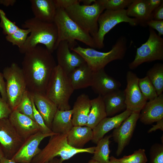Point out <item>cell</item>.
I'll list each match as a JSON object with an SVG mask.
<instances>
[{
  "instance_id": "16",
  "label": "cell",
  "mask_w": 163,
  "mask_h": 163,
  "mask_svg": "<svg viewBox=\"0 0 163 163\" xmlns=\"http://www.w3.org/2000/svg\"><path fill=\"white\" fill-rule=\"evenodd\" d=\"M8 118L24 141L40 131L38 125L34 120L21 113L16 110L12 111Z\"/></svg>"
},
{
  "instance_id": "14",
  "label": "cell",
  "mask_w": 163,
  "mask_h": 163,
  "mask_svg": "<svg viewBox=\"0 0 163 163\" xmlns=\"http://www.w3.org/2000/svg\"><path fill=\"white\" fill-rule=\"evenodd\" d=\"M44 134L39 131L25 141L11 158L16 163H31L33 159L41 151L39 148L41 142L45 138L55 134Z\"/></svg>"
},
{
  "instance_id": "43",
  "label": "cell",
  "mask_w": 163,
  "mask_h": 163,
  "mask_svg": "<svg viewBox=\"0 0 163 163\" xmlns=\"http://www.w3.org/2000/svg\"><path fill=\"white\" fill-rule=\"evenodd\" d=\"M149 12L152 14L153 11L163 2L162 0H145Z\"/></svg>"
},
{
  "instance_id": "39",
  "label": "cell",
  "mask_w": 163,
  "mask_h": 163,
  "mask_svg": "<svg viewBox=\"0 0 163 163\" xmlns=\"http://www.w3.org/2000/svg\"><path fill=\"white\" fill-rule=\"evenodd\" d=\"M12 111L7 102L0 96V119L8 118Z\"/></svg>"
},
{
  "instance_id": "37",
  "label": "cell",
  "mask_w": 163,
  "mask_h": 163,
  "mask_svg": "<svg viewBox=\"0 0 163 163\" xmlns=\"http://www.w3.org/2000/svg\"><path fill=\"white\" fill-rule=\"evenodd\" d=\"M149 163H163V144L155 143L151 147Z\"/></svg>"
},
{
  "instance_id": "50",
  "label": "cell",
  "mask_w": 163,
  "mask_h": 163,
  "mask_svg": "<svg viewBox=\"0 0 163 163\" xmlns=\"http://www.w3.org/2000/svg\"><path fill=\"white\" fill-rule=\"evenodd\" d=\"M45 163H59V159L56 157L55 158Z\"/></svg>"
},
{
  "instance_id": "27",
  "label": "cell",
  "mask_w": 163,
  "mask_h": 163,
  "mask_svg": "<svg viewBox=\"0 0 163 163\" xmlns=\"http://www.w3.org/2000/svg\"><path fill=\"white\" fill-rule=\"evenodd\" d=\"M126 10L127 16L134 17L142 26H147L146 22L152 19L145 0H133Z\"/></svg>"
},
{
  "instance_id": "1",
  "label": "cell",
  "mask_w": 163,
  "mask_h": 163,
  "mask_svg": "<svg viewBox=\"0 0 163 163\" xmlns=\"http://www.w3.org/2000/svg\"><path fill=\"white\" fill-rule=\"evenodd\" d=\"M52 53L38 45L24 53L21 69L30 93L45 94L51 74L56 66Z\"/></svg>"
},
{
  "instance_id": "44",
  "label": "cell",
  "mask_w": 163,
  "mask_h": 163,
  "mask_svg": "<svg viewBox=\"0 0 163 163\" xmlns=\"http://www.w3.org/2000/svg\"><path fill=\"white\" fill-rule=\"evenodd\" d=\"M0 93L2 98L7 102L6 83L2 73L0 72Z\"/></svg>"
},
{
  "instance_id": "30",
  "label": "cell",
  "mask_w": 163,
  "mask_h": 163,
  "mask_svg": "<svg viewBox=\"0 0 163 163\" xmlns=\"http://www.w3.org/2000/svg\"><path fill=\"white\" fill-rule=\"evenodd\" d=\"M154 86L158 95L163 91V64H155L147 72L146 76Z\"/></svg>"
},
{
  "instance_id": "40",
  "label": "cell",
  "mask_w": 163,
  "mask_h": 163,
  "mask_svg": "<svg viewBox=\"0 0 163 163\" xmlns=\"http://www.w3.org/2000/svg\"><path fill=\"white\" fill-rule=\"evenodd\" d=\"M146 25L153 29H155L158 32L159 36L163 35V20H156L151 19L146 22Z\"/></svg>"
},
{
  "instance_id": "5",
  "label": "cell",
  "mask_w": 163,
  "mask_h": 163,
  "mask_svg": "<svg viewBox=\"0 0 163 163\" xmlns=\"http://www.w3.org/2000/svg\"><path fill=\"white\" fill-rule=\"evenodd\" d=\"M54 22L58 31L57 46L60 42L66 41L70 49L77 45L76 40H78L91 48H96L91 35L71 19L63 8H57Z\"/></svg>"
},
{
  "instance_id": "45",
  "label": "cell",
  "mask_w": 163,
  "mask_h": 163,
  "mask_svg": "<svg viewBox=\"0 0 163 163\" xmlns=\"http://www.w3.org/2000/svg\"><path fill=\"white\" fill-rule=\"evenodd\" d=\"M158 129L163 131V119L157 121L156 124L153 125L152 127L148 130V133H151Z\"/></svg>"
},
{
  "instance_id": "38",
  "label": "cell",
  "mask_w": 163,
  "mask_h": 163,
  "mask_svg": "<svg viewBox=\"0 0 163 163\" xmlns=\"http://www.w3.org/2000/svg\"><path fill=\"white\" fill-rule=\"evenodd\" d=\"M30 95L32 101L33 116L34 120L38 125L40 129V131L44 134H48L53 133V132L51 129L47 126L45 124L43 118L36 108L33 98L30 94Z\"/></svg>"
},
{
  "instance_id": "33",
  "label": "cell",
  "mask_w": 163,
  "mask_h": 163,
  "mask_svg": "<svg viewBox=\"0 0 163 163\" xmlns=\"http://www.w3.org/2000/svg\"><path fill=\"white\" fill-rule=\"evenodd\" d=\"M15 110L34 120L32 100L29 92L27 90Z\"/></svg>"
},
{
  "instance_id": "42",
  "label": "cell",
  "mask_w": 163,
  "mask_h": 163,
  "mask_svg": "<svg viewBox=\"0 0 163 163\" xmlns=\"http://www.w3.org/2000/svg\"><path fill=\"white\" fill-rule=\"evenodd\" d=\"M152 18L156 20H163V2L152 12Z\"/></svg>"
},
{
  "instance_id": "12",
  "label": "cell",
  "mask_w": 163,
  "mask_h": 163,
  "mask_svg": "<svg viewBox=\"0 0 163 163\" xmlns=\"http://www.w3.org/2000/svg\"><path fill=\"white\" fill-rule=\"evenodd\" d=\"M139 78L131 71L126 74L127 85L124 90L126 109L140 112L147 101L142 93L138 85Z\"/></svg>"
},
{
  "instance_id": "11",
  "label": "cell",
  "mask_w": 163,
  "mask_h": 163,
  "mask_svg": "<svg viewBox=\"0 0 163 163\" xmlns=\"http://www.w3.org/2000/svg\"><path fill=\"white\" fill-rule=\"evenodd\" d=\"M24 142L8 118L0 119V144L5 158L11 159Z\"/></svg>"
},
{
  "instance_id": "36",
  "label": "cell",
  "mask_w": 163,
  "mask_h": 163,
  "mask_svg": "<svg viewBox=\"0 0 163 163\" xmlns=\"http://www.w3.org/2000/svg\"><path fill=\"white\" fill-rule=\"evenodd\" d=\"M0 26L3 29V33L6 35L11 34L19 28L16 23L11 21L7 17L4 11L0 9Z\"/></svg>"
},
{
  "instance_id": "3",
  "label": "cell",
  "mask_w": 163,
  "mask_h": 163,
  "mask_svg": "<svg viewBox=\"0 0 163 163\" xmlns=\"http://www.w3.org/2000/svg\"><path fill=\"white\" fill-rule=\"evenodd\" d=\"M67 134H55L50 136L47 144L31 163H45L57 156L60 157L59 163H62L78 154L94 153L95 146L78 149L70 145L67 141Z\"/></svg>"
},
{
  "instance_id": "22",
  "label": "cell",
  "mask_w": 163,
  "mask_h": 163,
  "mask_svg": "<svg viewBox=\"0 0 163 163\" xmlns=\"http://www.w3.org/2000/svg\"><path fill=\"white\" fill-rule=\"evenodd\" d=\"M34 17L43 22H54L57 8L54 0H30Z\"/></svg>"
},
{
  "instance_id": "46",
  "label": "cell",
  "mask_w": 163,
  "mask_h": 163,
  "mask_svg": "<svg viewBox=\"0 0 163 163\" xmlns=\"http://www.w3.org/2000/svg\"><path fill=\"white\" fill-rule=\"evenodd\" d=\"M16 2V0H0V4L6 6H13Z\"/></svg>"
},
{
  "instance_id": "6",
  "label": "cell",
  "mask_w": 163,
  "mask_h": 163,
  "mask_svg": "<svg viewBox=\"0 0 163 163\" xmlns=\"http://www.w3.org/2000/svg\"><path fill=\"white\" fill-rule=\"evenodd\" d=\"M74 90L68 75L57 65L48 82L45 92L46 96L60 110L71 109L70 97Z\"/></svg>"
},
{
  "instance_id": "26",
  "label": "cell",
  "mask_w": 163,
  "mask_h": 163,
  "mask_svg": "<svg viewBox=\"0 0 163 163\" xmlns=\"http://www.w3.org/2000/svg\"><path fill=\"white\" fill-rule=\"evenodd\" d=\"M72 109L62 110L58 109L54 117L51 129L56 134L67 133L73 126Z\"/></svg>"
},
{
  "instance_id": "25",
  "label": "cell",
  "mask_w": 163,
  "mask_h": 163,
  "mask_svg": "<svg viewBox=\"0 0 163 163\" xmlns=\"http://www.w3.org/2000/svg\"><path fill=\"white\" fill-rule=\"evenodd\" d=\"M93 130L87 126H73L68 133V144L78 149L84 148L85 145L93 138Z\"/></svg>"
},
{
  "instance_id": "8",
  "label": "cell",
  "mask_w": 163,
  "mask_h": 163,
  "mask_svg": "<svg viewBox=\"0 0 163 163\" xmlns=\"http://www.w3.org/2000/svg\"><path fill=\"white\" fill-rule=\"evenodd\" d=\"M6 80L7 103L12 111L15 110L27 90V85L21 69L16 63L5 67L2 73Z\"/></svg>"
},
{
  "instance_id": "31",
  "label": "cell",
  "mask_w": 163,
  "mask_h": 163,
  "mask_svg": "<svg viewBox=\"0 0 163 163\" xmlns=\"http://www.w3.org/2000/svg\"><path fill=\"white\" fill-rule=\"evenodd\" d=\"M138 85L142 93L147 101L154 99L158 96L154 86L147 76L139 78Z\"/></svg>"
},
{
  "instance_id": "15",
  "label": "cell",
  "mask_w": 163,
  "mask_h": 163,
  "mask_svg": "<svg viewBox=\"0 0 163 163\" xmlns=\"http://www.w3.org/2000/svg\"><path fill=\"white\" fill-rule=\"evenodd\" d=\"M56 50L57 65L68 75L76 68L86 63L79 54L73 51H71L66 41L60 42Z\"/></svg>"
},
{
  "instance_id": "9",
  "label": "cell",
  "mask_w": 163,
  "mask_h": 163,
  "mask_svg": "<svg viewBox=\"0 0 163 163\" xmlns=\"http://www.w3.org/2000/svg\"><path fill=\"white\" fill-rule=\"evenodd\" d=\"M123 22L128 23L132 26L139 24L136 19L127 16L125 9L116 11L106 10L102 13L98 20V31L93 37L96 48H104V37L106 34L117 25Z\"/></svg>"
},
{
  "instance_id": "35",
  "label": "cell",
  "mask_w": 163,
  "mask_h": 163,
  "mask_svg": "<svg viewBox=\"0 0 163 163\" xmlns=\"http://www.w3.org/2000/svg\"><path fill=\"white\" fill-rule=\"evenodd\" d=\"M133 0H100L106 10L116 11L128 7Z\"/></svg>"
},
{
  "instance_id": "21",
  "label": "cell",
  "mask_w": 163,
  "mask_h": 163,
  "mask_svg": "<svg viewBox=\"0 0 163 163\" xmlns=\"http://www.w3.org/2000/svg\"><path fill=\"white\" fill-rule=\"evenodd\" d=\"M91 100L85 94H81L77 98L72 109L73 126H86L91 107Z\"/></svg>"
},
{
  "instance_id": "20",
  "label": "cell",
  "mask_w": 163,
  "mask_h": 163,
  "mask_svg": "<svg viewBox=\"0 0 163 163\" xmlns=\"http://www.w3.org/2000/svg\"><path fill=\"white\" fill-rule=\"evenodd\" d=\"M29 93L45 124L51 129L54 117L58 109L56 105L45 94Z\"/></svg>"
},
{
  "instance_id": "18",
  "label": "cell",
  "mask_w": 163,
  "mask_h": 163,
  "mask_svg": "<svg viewBox=\"0 0 163 163\" xmlns=\"http://www.w3.org/2000/svg\"><path fill=\"white\" fill-rule=\"evenodd\" d=\"M132 112L126 109L121 113L111 117L103 119L93 130V142L97 144L108 132L117 128L131 114Z\"/></svg>"
},
{
  "instance_id": "19",
  "label": "cell",
  "mask_w": 163,
  "mask_h": 163,
  "mask_svg": "<svg viewBox=\"0 0 163 163\" xmlns=\"http://www.w3.org/2000/svg\"><path fill=\"white\" fill-rule=\"evenodd\" d=\"M140 121L149 125L163 119V94L147 101L139 114Z\"/></svg>"
},
{
  "instance_id": "24",
  "label": "cell",
  "mask_w": 163,
  "mask_h": 163,
  "mask_svg": "<svg viewBox=\"0 0 163 163\" xmlns=\"http://www.w3.org/2000/svg\"><path fill=\"white\" fill-rule=\"evenodd\" d=\"M93 72L85 63L74 69L68 75L74 90L91 86Z\"/></svg>"
},
{
  "instance_id": "17",
  "label": "cell",
  "mask_w": 163,
  "mask_h": 163,
  "mask_svg": "<svg viewBox=\"0 0 163 163\" xmlns=\"http://www.w3.org/2000/svg\"><path fill=\"white\" fill-rule=\"evenodd\" d=\"M121 83L108 75L104 68L93 72L92 83L91 86L94 91L103 97L120 89Z\"/></svg>"
},
{
  "instance_id": "10",
  "label": "cell",
  "mask_w": 163,
  "mask_h": 163,
  "mask_svg": "<svg viewBox=\"0 0 163 163\" xmlns=\"http://www.w3.org/2000/svg\"><path fill=\"white\" fill-rule=\"evenodd\" d=\"M149 31L148 40L137 48L134 59L129 65L131 69L144 62L163 60V39L153 29L149 27Z\"/></svg>"
},
{
  "instance_id": "49",
  "label": "cell",
  "mask_w": 163,
  "mask_h": 163,
  "mask_svg": "<svg viewBox=\"0 0 163 163\" xmlns=\"http://www.w3.org/2000/svg\"><path fill=\"white\" fill-rule=\"evenodd\" d=\"M109 163H121V162L119 159H117L113 156H111L110 157Z\"/></svg>"
},
{
  "instance_id": "34",
  "label": "cell",
  "mask_w": 163,
  "mask_h": 163,
  "mask_svg": "<svg viewBox=\"0 0 163 163\" xmlns=\"http://www.w3.org/2000/svg\"><path fill=\"white\" fill-rule=\"evenodd\" d=\"M145 150L139 149L132 154L119 159L121 163H146L148 161Z\"/></svg>"
},
{
  "instance_id": "52",
  "label": "cell",
  "mask_w": 163,
  "mask_h": 163,
  "mask_svg": "<svg viewBox=\"0 0 163 163\" xmlns=\"http://www.w3.org/2000/svg\"><path fill=\"white\" fill-rule=\"evenodd\" d=\"M88 163H100L98 161H95L92 159L90 160L88 162Z\"/></svg>"
},
{
  "instance_id": "51",
  "label": "cell",
  "mask_w": 163,
  "mask_h": 163,
  "mask_svg": "<svg viewBox=\"0 0 163 163\" xmlns=\"http://www.w3.org/2000/svg\"><path fill=\"white\" fill-rule=\"evenodd\" d=\"M5 157L4 154L3 152L2 147L0 144V162L2 159Z\"/></svg>"
},
{
  "instance_id": "47",
  "label": "cell",
  "mask_w": 163,
  "mask_h": 163,
  "mask_svg": "<svg viewBox=\"0 0 163 163\" xmlns=\"http://www.w3.org/2000/svg\"><path fill=\"white\" fill-rule=\"evenodd\" d=\"M80 2L83 4V5H90L94 3L96 0H80Z\"/></svg>"
},
{
  "instance_id": "2",
  "label": "cell",
  "mask_w": 163,
  "mask_h": 163,
  "mask_svg": "<svg viewBox=\"0 0 163 163\" xmlns=\"http://www.w3.org/2000/svg\"><path fill=\"white\" fill-rule=\"evenodd\" d=\"M21 27L29 29L30 35L23 46L19 49L21 53H25L39 44L45 45L52 53L56 50L58 31L54 22H43L34 17L25 20Z\"/></svg>"
},
{
  "instance_id": "4",
  "label": "cell",
  "mask_w": 163,
  "mask_h": 163,
  "mask_svg": "<svg viewBox=\"0 0 163 163\" xmlns=\"http://www.w3.org/2000/svg\"><path fill=\"white\" fill-rule=\"evenodd\" d=\"M127 42L125 37H120L111 49L107 52L99 51L91 47L85 48L79 45L70 49L81 55L92 71L94 72L104 68L112 61L123 59L127 50Z\"/></svg>"
},
{
  "instance_id": "41",
  "label": "cell",
  "mask_w": 163,
  "mask_h": 163,
  "mask_svg": "<svg viewBox=\"0 0 163 163\" xmlns=\"http://www.w3.org/2000/svg\"><path fill=\"white\" fill-rule=\"evenodd\" d=\"M57 8L64 9L74 4L80 3V0H54Z\"/></svg>"
},
{
  "instance_id": "48",
  "label": "cell",
  "mask_w": 163,
  "mask_h": 163,
  "mask_svg": "<svg viewBox=\"0 0 163 163\" xmlns=\"http://www.w3.org/2000/svg\"><path fill=\"white\" fill-rule=\"evenodd\" d=\"M0 163H16L11 159L6 158L5 157H3L1 159Z\"/></svg>"
},
{
  "instance_id": "13",
  "label": "cell",
  "mask_w": 163,
  "mask_h": 163,
  "mask_svg": "<svg viewBox=\"0 0 163 163\" xmlns=\"http://www.w3.org/2000/svg\"><path fill=\"white\" fill-rule=\"evenodd\" d=\"M140 112H133L117 127L114 129L112 137L117 144L116 151L117 156L120 155L129 142L139 118Z\"/></svg>"
},
{
  "instance_id": "28",
  "label": "cell",
  "mask_w": 163,
  "mask_h": 163,
  "mask_svg": "<svg viewBox=\"0 0 163 163\" xmlns=\"http://www.w3.org/2000/svg\"><path fill=\"white\" fill-rule=\"evenodd\" d=\"M91 109L86 126L93 129L107 116L102 96L98 95L91 100Z\"/></svg>"
},
{
  "instance_id": "32",
  "label": "cell",
  "mask_w": 163,
  "mask_h": 163,
  "mask_svg": "<svg viewBox=\"0 0 163 163\" xmlns=\"http://www.w3.org/2000/svg\"><path fill=\"white\" fill-rule=\"evenodd\" d=\"M30 33V30L28 29H22L19 27L13 34L6 35V40L11 43L13 46H17L19 49L22 47L24 44Z\"/></svg>"
},
{
  "instance_id": "7",
  "label": "cell",
  "mask_w": 163,
  "mask_h": 163,
  "mask_svg": "<svg viewBox=\"0 0 163 163\" xmlns=\"http://www.w3.org/2000/svg\"><path fill=\"white\" fill-rule=\"evenodd\" d=\"M69 17L93 37L98 30V20L105 8L100 0L90 5H73L64 9Z\"/></svg>"
},
{
  "instance_id": "23",
  "label": "cell",
  "mask_w": 163,
  "mask_h": 163,
  "mask_svg": "<svg viewBox=\"0 0 163 163\" xmlns=\"http://www.w3.org/2000/svg\"><path fill=\"white\" fill-rule=\"evenodd\" d=\"M107 116L114 115L126 109L124 91H115L102 97Z\"/></svg>"
},
{
  "instance_id": "29",
  "label": "cell",
  "mask_w": 163,
  "mask_h": 163,
  "mask_svg": "<svg viewBox=\"0 0 163 163\" xmlns=\"http://www.w3.org/2000/svg\"><path fill=\"white\" fill-rule=\"evenodd\" d=\"M111 137V135L106 136L97 142L92 159L100 163H109L110 139Z\"/></svg>"
}]
</instances>
